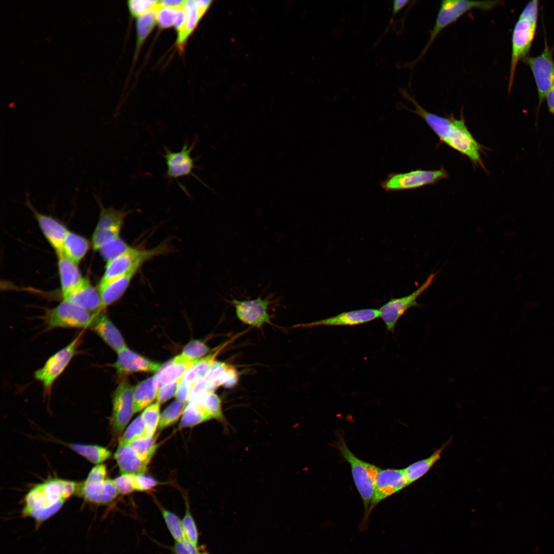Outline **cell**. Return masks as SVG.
Wrapping results in <instances>:
<instances>
[{"instance_id": "33", "label": "cell", "mask_w": 554, "mask_h": 554, "mask_svg": "<svg viewBox=\"0 0 554 554\" xmlns=\"http://www.w3.org/2000/svg\"><path fill=\"white\" fill-rule=\"evenodd\" d=\"M68 447L89 462L96 465L103 464L112 456L111 452L107 448L97 445L70 443Z\"/></svg>"}, {"instance_id": "46", "label": "cell", "mask_w": 554, "mask_h": 554, "mask_svg": "<svg viewBox=\"0 0 554 554\" xmlns=\"http://www.w3.org/2000/svg\"><path fill=\"white\" fill-rule=\"evenodd\" d=\"M133 475L121 474L113 480L119 494L126 495L135 491Z\"/></svg>"}, {"instance_id": "52", "label": "cell", "mask_w": 554, "mask_h": 554, "mask_svg": "<svg viewBox=\"0 0 554 554\" xmlns=\"http://www.w3.org/2000/svg\"><path fill=\"white\" fill-rule=\"evenodd\" d=\"M228 365L225 362L215 361L211 365L205 378L219 387V380Z\"/></svg>"}, {"instance_id": "57", "label": "cell", "mask_w": 554, "mask_h": 554, "mask_svg": "<svg viewBox=\"0 0 554 554\" xmlns=\"http://www.w3.org/2000/svg\"><path fill=\"white\" fill-rule=\"evenodd\" d=\"M185 1L164 0L159 1V5L161 6L180 8L184 6Z\"/></svg>"}, {"instance_id": "48", "label": "cell", "mask_w": 554, "mask_h": 554, "mask_svg": "<svg viewBox=\"0 0 554 554\" xmlns=\"http://www.w3.org/2000/svg\"><path fill=\"white\" fill-rule=\"evenodd\" d=\"M182 378L183 377L159 388L156 397V402L162 404L175 395Z\"/></svg>"}, {"instance_id": "17", "label": "cell", "mask_w": 554, "mask_h": 554, "mask_svg": "<svg viewBox=\"0 0 554 554\" xmlns=\"http://www.w3.org/2000/svg\"><path fill=\"white\" fill-rule=\"evenodd\" d=\"M380 317L379 309L366 308L343 312L326 319L293 326V328L318 326H354L370 322Z\"/></svg>"}, {"instance_id": "7", "label": "cell", "mask_w": 554, "mask_h": 554, "mask_svg": "<svg viewBox=\"0 0 554 554\" xmlns=\"http://www.w3.org/2000/svg\"><path fill=\"white\" fill-rule=\"evenodd\" d=\"M83 335V331L80 332L67 346L50 357L44 365L34 372L35 379L42 383L46 393L50 392L55 381L77 353Z\"/></svg>"}, {"instance_id": "38", "label": "cell", "mask_w": 554, "mask_h": 554, "mask_svg": "<svg viewBox=\"0 0 554 554\" xmlns=\"http://www.w3.org/2000/svg\"><path fill=\"white\" fill-rule=\"evenodd\" d=\"M138 456L145 462L149 463L157 448L156 438L146 437L134 440L128 443Z\"/></svg>"}, {"instance_id": "51", "label": "cell", "mask_w": 554, "mask_h": 554, "mask_svg": "<svg viewBox=\"0 0 554 554\" xmlns=\"http://www.w3.org/2000/svg\"><path fill=\"white\" fill-rule=\"evenodd\" d=\"M172 550L174 554H198L199 553V548L197 546L186 539L176 541Z\"/></svg>"}, {"instance_id": "49", "label": "cell", "mask_w": 554, "mask_h": 554, "mask_svg": "<svg viewBox=\"0 0 554 554\" xmlns=\"http://www.w3.org/2000/svg\"><path fill=\"white\" fill-rule=\"evenodd\" d=\"M239 381V373L233 366L228 365L220 377L218 384L225 388H230L235 386Z\"/></svg>"}, {"instance_id": "23", "label": "cell", "mask_w": 554, "mask_h": 554, "mask_svg": "<svg viewBox=\"0 0 554 554\" xmlns=\"http://www.w3.org/2000/svg\"><path fill=\"white\" fill-rule=\"evenodd\" d=\"M211 1H185L184 8L186 22L183 29L177 33V45L181 51L190 35L211 5Z\"/></svg>"}, {"instance_id": "41", "label": "cell", "mask_w": 554, "mask_h": 554, "mask_svg": "<svg viewBox=\"0 0 554 554\" xmlns=\"http://www.w3.org/2000/svg\"><path fill=\"white\" fill-rule=\"evenodd\" d=\"M145 437H146L145 426L140 415L125 429L119 439V442L128 444L134 440Z\"/></svg>"}, {"instance_id": "18", "label": "cell", "mask_w": 554, "mask_h": 554, "mask_svg": "<svg viewBox=\"0 0 554 554\" xmlns=\"http://www.w3.org/2000/svg\"><path fill=\"white\" fill-rule=\"evenodd\" d=\"M29 197L26 196L25 205L32 211L42 232L56 254L62 253L64 240L69 231L54 217L38 211Z\"/></svg>"}, {"instance_id": "58", "label": "cell", "mask_w": 554, "mask_h": 554, "mask_svg": "<svg viewBox=\"0 0 554 554\" xmlns=\"http://www.w3.org/2000/svg\"><path fill=\"white\" fill-rule=\"evenodd\" d=\"M198 554H209V553H207L206 552H204V553H199Z\"/></svg>"}, {"instance_id": "50", "label": "cell", "mask_w": 554, "mask_h": 554, "mask_svg": "<svg viewBox=\"0 0 554 554\" xmlns=\"http://www.w3.org/2000/svg\"><path fill=\"white\" fill-rule=\"evenodd\" d=\"M133 478L135 491H149L158 484L155 479L144 473L134 474Z\"/></svg>"}, {"instance_id": "12", "label": "cell", "mask_w": 554, "mask_h": 554, "mask_svg": "<svg viewBox=\"0 0 554 554\" xmlns=\"http://www.w3.org/2000/svg\"><path fill=\"white\" fill-rule=\"evenodd\" d=\"M372 478L374 493L370 506V512L381 501L402 490L409 485L403 469H382L367 464Z\"/></svg>"}, {"instance_id": "10", "label": "cell", "mask_w": 554, "mask_h": 554, "mask_svg": "<svg viewBox=\"0 0 554 554\" xmlns=\"http://www.w3.org/2000/svg\"><path fill=\"white\" fill-rule=\"evenodd\" d=\"M544 48L542 53L536 57L527 56L523 59L530 69L536 84L538 94L536 126L539 111L549 89L554 83L553 48H550L546 37H544Z\"/></svg>"}, {"instance_id": "15", "label": "cell", "mask_w": 554, "mask_h": 554, "mask_svg": "<svg viewBox=\"0 0 554 554\" xmlns=\"http://www.w3.org/2000/svg\"><path fill=\"white\" fill-rule=\"evenodd\" d=\"M272 298L271 294L265 298L260 295L249 300H238L232 298L227 302L234 308L236 316L241 322L261 329L264 324H272L271 316L268 312L270 305L274 302Z\"/></svg>"}, {"instance_id": "44", "label": "cell", "mask_w": 554, "mask_h": 554, "mask_svg": "<svg viewBox=\"0 0 554 554\" xmlns=\"http://www.w3.org/2000/svg\"><path fill=\"white\" fill-rule=\"evenodd\" d=\"M211 349L203 341L193 340L184 347L181 354L191 360H199L209 354Z\"/></svg>"}, {"instance_id": "14", "label": "cell", "mask_w": 554, "mask_h": 554, "mask_svg": "<svg viewBox=\"0 0 554 554\" xmlns=\"http://www.w3.org/2000/svg\"><path fill=\"white\" fill-rule=\"evenodd\" d=\"M197 142V138H195L191 144L185 142L182 149L179 151H172L167 147L164 148V153L162 154L166 165V170L165 175L169 181L177 180L179 178L183 177L193 176L199 182L207 188L206 185L201 179L193 172L197 167L195 165V162L197 157H192L191 152L195 148Z\"/></svg>"}, {"instance_id": "39", "label": "cell", "mask_w": 554, "mask_h": 554, "mask_svg": "<svg viewBox=\"0 0 554 554\" xmlns=\"http://www.w3.org/2000/svg\"><path fill=\"white\" fill-rule=\"evenodd\" d=\"M157 504L161 511L166 525L174 539L176 541L185 539L186 537L182 521L179 517L172 512L161 506L160 504L157 503Z\"/></svg>"}, {"instance_id": "53", "label": "cell", "mask_w": 554, "mask_h": 554, "mask_svg": "<svg viewBox=\"0 0 554 554\" xmlns=\"http://www.w3.org/2000/svg\"><path fill=\"white\" fill-rule=\"evenodd\" d=\"M107 470L105 464L96 465L90 471L86 479L87 483L101 482L107 479Z\"/></svg>"}, {"instance_id": "42", "label": "cell", "mask_w": 554, "mask_h": 554, "mask_svg": "<svg viewBox=\"0 0 554 554\" xmlns=\"http://www.w3.org/2000/svg\"><path fill=\"white\" fill-rule=\"evenodd\" d=\"M185 514L182 520V526L186 539L197 546L198 531L194 520L192 516L190 505L187 499H185Z\"/></svg>"}, {"instance_id": "11", "label": "cell", "mask_w": 554, "mask_h": 554, "mask_svg": "<svg viewBox=\"0 0 554 554\" xmlns=\"http://www.w3.org/2000/svg\"><path fill=\"white\" fill-rule=\"evenodd\" d=\"M134 389L127 379H123L114 391L110 424L115 438L120 439L134 414Z\"/></svg>"}, {"instance_id": "36", "label": "cell", "mask_w": 554, "mask_h": 554, "mask_svg": "<svg viewBox=\"0 0 554 554\" xmlns=\"http://www.w3.org/2000/svg\"><path fill=\"white\" fill-rule=\"evenodd\" d=\"M186 405L176 400L170 403L161 413L157 430L160 431L175 423L182 417Z\"/></svg>"}, {"instance_id": "5", "label": "cell", "mask_w": 554, "mask_h": 554, "mask_svg": "<svg viewBox=\"0 0 554 554\" xmlns=\"http://www.w3.org/2000/svg\"><path fill=\"white\" fill-rule=\"evenodd\" d=\"M168 251V246L165 244L150 249H138L131 247L122 254L107 262L98 287L131 271L138 270L145 262Z\"/></svg>"}, {"instance_id": "54", "label": "cell", "mask_w": 554, "mask_h": 554, "mask_svg": "<svg viewBox=\"0 0 554 554\" xmlns=\"http://www.w3.org/2000/svg\"><path fill=\"white\" fill-rule=\"evenodd\" d=\"M192 388V386L185 383L182 380L180 387L175 395L176 400L180 402L187 404L189 401Z\"/></svg>"}, {"instance_id": "43", "label": "cell", "mask_w": 554, "mask_h": 554, "mask_svg": "<svg viewBox=\"0 0 554 554\" xmlns=\"http://www.w3.org/2000/svg\"><path fill=\"white\" fill-rule=\"evenodd\" d=\"M182 7H164L159 5L156 15V21L160 27L166 29L172 26H175L179 10Z\"/></svg>"}, {"instance_id": "13", "label": "cell", "mask_w": 554, "mask_h": 554, "mask_svg": "<svg viewBox=\"0 0 554 554\" xmlns=\"http://www.w3.org/2000/svg\"><path fill=\"white\" fill-rule=\"evenodd\" d=\"M447 176V172L443 168L418 169L406 173H391L380 185L387 192L409 190L434 184Z\"/></svg>"}, {"instance_id": "37", "label": "cell", "mask_w": 554, "mask_h": 554, "mask_svg": "<svg viewBox=\"0 0 554 554\" xmlns=\"http://www.w3.org/2000/svg\"><path fill=\"white\" fill-rule=\"evenodd\" d=\"M160 404L157 402L145 408L141 414L144 421L146 437L152 438L158 429L160 420Z\"/></svg>"}, {"instance_id": "22", "label": "cell", "mask_w": 554, "mask_h": 554, "mask_svg": "<svg viewBox=\"0 0 554 554\" xmlns=\"http://www.w3.org/2000/svg\"><path fill=\"white\" fill-rule=\"evenodd\" d=\"M74 305L92 312L103 310L99 290L95 288L87 278H84L80 284L63 298Z\"/></svg>"}, {"instance_id": "3", "label": "cell", "mask_w": 554, "mask_h": 554, "mask_svg": "<svg viewBox=\"0 0 554 554\" xmlns=\"http://www.w3.org/2000/svg\"><path fill=\"white\" fill-rule=\"evenodd\" d=\"M539 1H531L524 7L516 22L512 33L511 54L508 92L511 91L516 68L519 62L529 55L536 34Z\"/></svg>"}, {"instance_id": "32", "label": "cell", "mask_w": 554, "mask_h": 554, "mask_svg": "<svg viewBox=\"0 0 554 554\" xmlns=\"http://www.w3.org/2000/svg\"><path fill=\"white\" fill-rule=\"evenodd\" d=\"M211 419V416L198 400L190 401L181 417L179 428L192 427Z\"/></svg>"}, {"instance_id": "29", "label": "cell", "mask_w": 554, "mask_h": 554, "mask_svg": "<svg viewBox=\"0 0 554 554\" xmlns=\"http://www.w3.org/2000/svg\"><path fill=\"white\" fill-rule=\"evenodd\" d=\"M448 442L443 445L429 457L415 462L403 469L409 485L425 475L441 458Z\"/></svg>"}, {"instance_id": "34", "label": "cell", "mask_w": 554, "mask_h": 554, "mask_svg": "<svg viewBox=\"0 0 554 554\" xmlns=\"http://www.w3.org/2000/svg\"><path fill=\"white\" fill-rule=\"evenodd\" d=\"M158 7L157 4L154 8L139 15L137 18V50L140 48L156 24V15Z\"/></svg>"}, {"instance_id": "19", "label": "cell", "mask_w": 554, "mask_h": 554, "mask_svg": "<svg viewBox=\"0 0 554 554\" xmlns=\"http://www.w3.org/2000/svg\"><path fill=\"white\" fill-rule=\"evenodd\" d=\"M117 353L113 366L122 377L137 372H157L162 366L161 363L151 361L127 347Z\"/></svg>"}, {"instance_id": "9", "label": "cell", "mask_w": 554, "mask_h": 554, "mask_svg": "<svg viewBox=\"0 0 554 554\" xmlns=\"http://www.w3.org/2000/svg\"><path fill=\"white\" fill-rule=\"evenodd\" d=\"M95 199L100 207V215L92 242L94 249L98 250L107 243L120 236L125 219L132 211L112 206L106 208L98 196L95 195Z\"/></svg>"}, {"instance_id": "16", "label": "cell", "mask_w": 554, "mask_h": 554, "mask_svg": "<svg viewBox=\"0 0 554 554\" xmlns=\"http://www.w3.org/2000/svg\"><path fill=\"white\" fill-rule=\"evenodd\" d=\"M436 273L430 274L425 281L411 293L398 298L391 299L379 309L380 317L385 324L387 331L394 333L395 326L401 318L410 308L419 307L418 298L431 284Z\"/></svg>"}, {"instance_id": "24", "label": "cell", "mask_w": 554, "mask_h": 554, "mask_svg": "<svg viewBox=\"0 0 554 554\" xmlns=\"http://www.w3.org/2000/svg\"><path fill=\"white\" fill-rule=\"evenodd\" d=\"M114 458L121 474L144 473L149 464L144 461L129 444L121 442Z\"/></svg>"}, {"instance_id": "4", "label": "cell", "mask_w": 554, "mask_h": 554, "mask_svg": "<svg viewBox=\"0 0 554 554\" xmlns=\"http://www.w3.org/2000/svg\"><path fill=\"white\" fill-rule=\"evenodd\" d=\"M502 1H500L444 0L441 1L429 38L422 52L413 64L424 56L434 40L444 29L454 23L467 12L473 9L488 11L500 5Z\"/></svg>"}, {"instance_id": "28", "label": "cell", "mask_w": 554, "mask_h": 554, "mask_svg": "<svg viewBox=\"0 0 554 554\" xmlns=\"http://www.w3.org/2000/svg\"><path fill=\"white\" fill-rule=\"evenodd\" d=\"M159 385L156 374L139 383L134 389V414L144 409L156 398Z\"/></svg>"}, {"instance_id": "47", "label": "cell", "mask_w": 554, "mask_h": 554, "mask_svg": "<svg viewBox=\"0 0 554 554\" xmlns=\"http://www.w3.org/2000/svg\"><path fill=\"white\" fill-rule=\"evenodd\" d=\"M158 2L159 1L130 0L128 1V6L133 16H138L154 8Z\"/></svg>"}, {"instance_id": "25", "label": "cell", "mask_w": 554, "mask_h": 554, "mask_svg": "<svg viewBox=\"0 0 554 554\" xmlns=\"http://www.w3.org/2000/svg\"><path fill=\"white\" fill-rule=\"evenodd\" d=\"M200 360H191L181 353L162 365L155 374L159 388L183 377Z\"/></svg>"}, {"instance_id": "26", "label": "cell", "mask_w": 554, "mask_h": 554, "mask_svg": "<svg viewBox=\"0 0 554 554\" xmlns=\"http://www.w3.org/2000/svg\"><path fill=\"white\" fill-rule=\"evenodd\" d=\"M63 299L76 288L83 279L77 264L67 258L63 252L57 254Z\"/></svg>"}, {"instance_id": "56", "label": "cell", "mask_w": 554, "mask_h": 554, "mask_svg": "<svg viewBox=\"0 0 554 554\" xmlns=\"http://www.w3.org/2000/svg\"><path fill=\"white\" fill-rule=\"evenodd\" d=\"M545 98L549 112L554 115V83L547 92Z\"/></svg>"}, {"instance_id": "40", "label": "cell", "mask_w": 554, "mask_h": 554, "mask_svg": "<svg viewBox=\"0 0 554 554\" xmlns=\"http://www.w3.org/2000/svg\"><path fill=\"white\" fill-rule=\"evenodd\" d=\"M131 247L120 236L109 241L98 250L107 262L122 254Z\"/></svg>"}, {"instance_id": "35", "label": "cell", "mask_w": 554, "mask_h": 554, "mask_svg": "<svg viewBox=\"0 0 554 554\" xmlns=\"http://www.w3.org/2000/svg\"><path fill=\"white\" fill-rule=\"evenodd\" d=\"M198 400L211 416L228 429V423L224 415L221 399L214 392L206 394Z\"/></svg>"}, {"instance_id": "20", "label": "cell", "mask_w": 554, "mask_h": 554, "mask_svg": "<svg viewBox=\"0 0 554 554\" xmlns=\"http://www.w3.org/2000/svg\"><path fill=\"white\" fill-rule=\"evenodd\" d=\"M118 493L113 480L101 482L78 483L75 495L85 501L97 505H106L113 502Z\"/></svg>"}, {"instance_id": "31", "label": "cell", "mask_w": 554, "mask_h": 554, "mask_svg": "<svg viewBox=\"0 0 554 554\" xmlns=\"http://www.w3.org/2000/svg\"><path fill=\"white\" fill-rule=\"evenodd\" d=\"M89 246L86 239L69 231L64 242L62 252L67 258L77 264L86 255Z\"/></svg>"}, {"instance_id": "1", "label": "cell", "mask_w": 554, "mask_h": 554, "mask_svg": "<svg viewBox=\"0 0 554 554\" xmlns=\"http://www.w3.org/2000/svg\"><path fill=\"white\" fill-rule=\"evenodd\" d=\"M400 94L411 102L414 109L404 107L421 117L445 144L468 157L476 165L484 167L481 159V145L474 139L466 125L464 118L450 116L443 117L423 108L409 93L400 89Z\"/></svg>"}, {"instance_id": "55", "label": "cell", "mask_w": 554, "mask_h": 554, "mask_svg": "<svg viewBox=\"0 0 554 554\" xmlns=\"http://www.w3.org/2000/svg\"><path fill=\"white\" fill-rule=\"evenodd\" d=\"M410 1L408 0H395L393 1L392 3V11L391 16L389 21L388 26L386 28L385 32H387L389 27L392 24L393 20V18L395 15L399 13L403 8H404ZM384 32V33H385Z\"/></svg>"}, {"instance_id": "30", "label": "cell", "mask_w": 554, "mask_h": 554, "mask_svg": "<svg viewBox=\"0 0 554 554\" xmlns=\"http://www.w3.org/2000/svg\"><path fill=\"white\" fill-rule=\"evenodd\" d=\"M230 342L228 341L220 345L214 349L213 352L201 359L196 364L185 373L182 381L193 386L197 379L205 378L211 365L216 361V357Z\"/></svg>"}, {"instance_id": "45", "label": "cell", "mask_w": 554, "mask_h": 554, "mask_svg": "<svg viewBox=\"0 0 554 554\" xmlns=\"http://www.w3.org/2000/svg\"><path fill=\"white\" fill-rule=\"evenodd\" d=\"M217 387L205 378L197 379L192 386L188 402L199 400L206 394L214 392Z\"/></svg>"}, {"instance_id": "2", "label": "cell", "mask_w": 554, "mask_h": 554, "mask_svg": "<svg viewBox=\"0 0 554 554\" xmlns=\"http://www.w3.org/2000/svg\"><path fill=\"white\" fill-rule=\"evenodd\" d=\"M77 486V482L60 479H49L35 485L25 497L22 516L34 518L40 525L75 494Z\"/></svg>"}, {"instance_id": "21", "label": "cell", "mask_w": 554, "mask_h": 554, "mask_svg": "<svg viewBox=\"0 0 554 554\" xmlns=\"http://www.w3.org/2000/svg\"><path fill=\"white\" fill-rule=\"evenodd\" d=\"M89 328L117 353L127 347L120 331L104 310L95 313Z\"/></svg>"}, {"instance_id": "27", "label": "cell", "mask_w": 554, "mask_h": 554, "mask_svg": "<svg viewBox=\"0 0 554 554\" xmlns=\"http://www.w3.org/2000/svg\"><path fill=\"white\" fill-rule=\"evenodd\" d=\"M137 271H131L103 286L98 287L103 310L122 296Z\"/></svg>"}, {"instance_id": "6", "label": "cell", "mask_w": 554, "mask_h": 554, "mask_svg": "<svg viewBox=\"0 0 554 554\" xmlns=\"http://www.w3.org/2000/svg\"><path fill=\"white\" fill-rule=\"evenodd\" d=\"M337 448L342 456L350 464L355 485L360 494L364 506V516L361 529H365L370 513V506L373 498L374 487L368 468L367 462L357 457L348 448L343 438H340Z\"/></svg>"}, {"instance_id": "8", "label": "cell", "mask_w": 554, "mask_h": 554, "mask_svg": "<svg viewBox=\"0 0 554 554\" xmlns=\"http://www.w3.org/2000/svg\"><path fill=\"white\" fill-rule=\"evenodd\" d=\"M95 313L63 300L56 307L46 310L43 320L48 329L86 328L90 327Z\"/></svg>"}]
</instances>
